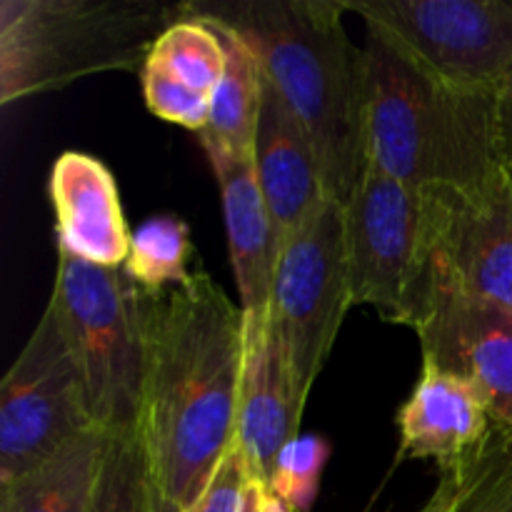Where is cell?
Wrapping results in <instances>:
<instances>
[{
    "label": "cell",
    "mask_w": 512,
    "mask_h": 512,
    "mask_svg": "<svg viewBox=\"0 0 512 512\" xmlns=\"http://www.w3.org/2000/svg\"><path fill=\"white\" fill-rule=\"evenodd\" d=\"M368 163L415 190H473L505 173L498 90L463 88L368 28Z\"/></svg>",
    "instance_id": "cell-3"
},
{
    "label": "cell",
    "mask_w": 512,
    "mask_h": 512,
    "mask_svg": "<svg viewBox=\"0 0 512 512\" xmlns=\"http://www.w3.org/2000/svg\"><path fill=\"white\" fill-rule=\"evenodd\" d=\"M423 193L430 208V298L450 290L512 308L510 170L473 190Z\"/></svg>",
    "instance_id": "cell-10"
},
{
    "label": "cell",
    "mask_w": 512,
    "mask_h": 512,
    "mask_svg": "<svg viewBox=\"0 0 512 512\" xmlns=\"http://www.w3.org/2000/svg\"><path fill=\"white\" fill-rule=\"evenodd\" d=\"M98 428L83 378L53 313L45 308L0 383V485Z\"/></svg>",
    "instance_id": "cell-9"
},
{
    "label": "cell",
    "mask_w": 512,
    "mask_h": 512,
    "mask_svg": "<svg viewBox=\"0 0 512 512\" xmlns=\"http://www.w3.org/2000/svg\"><path fill=\"white\" fill-rule=\"evenodd\" d=\"M140 83H143L145 105L160 120L195 130V133H200L208 125L210 98L170 78L158 65L145 63L143 70H140Z\"/></svg>",
    "instance_id": "cell-24"
},
{
    "label": "cell",
    "mask_w": 512,
    "mask_h": 512,
    "mask_svg": "<svg viewBox=\"0 0 512 512\" xmlns=\"http://www.w3.org/2000/svg\"><path fill=\"white\" fill-rule=\"evenodd\" d=\"M158 512H183L178 508V505H173L170 503V500H165L163 495H160V500H158Z\"/></svg>",
    "instance_id": "cell-28"
},
{
    "label": "cell",
    "mask_w": 512,
    "mask_h": 512,
    "mask_svg": "<svg viewBox=\"0 0 512 512\" xmlns=\"http://www.w3.org/2000/svg\"><path fill=\"white\" fill-rule=\"evenodd\" d=\"M343 210L353 305L415 328L430 300L428 195L368 163Z\"/></svg>",
    "instance_id": "cell-6"
},
{
    "label": "cell",
    "mask_w": 512,
    "mask_h": 512,
    "mask_svg": "<svg viewBox=\"0 0 512 512\" xmlns=\"http://www.w3.org/2000/svg\"><path fill=\"white\" fill-rule=\"evenodd\" d=\"M418 512H512V425L495 423L465 458L440 468V480Z\"/></svg>",
    "instance_id": "cell-19"
},
{
    "label": "cell",
    "mask_w": 512,
    "mask_h": 512,
    "mask_svg": "<svg viewBox=\"0 0 512 512\" xmlns=\"http://www.w3.org/2000/svg\"><path fill=\"white\" fill-rule=\"evenodd\" d=\"M213 173L220 185L225 233H228L230 265L240 295L245 340L265 333L273 300L275 270H278L280 240L263 193L255 180L250 160H213Z\"/></svg>",
    "instance_id": "cell-13"
},
{
    "label": "cell",
    "mask_w": 512,
    "mask_h": 512,
    "mask_svg": "<svg viewBox=\"0 0 512 512\" xmlns=\"http://www.w3.org/2000/svg\"><path fill=\"white\" fill-rule=\"evenodd\" d=\"M265 503H268V488L260 483H253V488H250L248 493V500H245L243 512H265Z\"/></svg>",
    "instance_id": "cell-27"
},
{
    "label": "cell",
    "mask_w": 512,
    "mask_h": 512,
    "mask_svg": "<svg viewBox=\"0 0 512 512\" xmlns=\"http://www.w3.org/2000/svg\"><path fill=\"white\" fill-rule=\"evenodd\" d=\"M160 490L138 428L108 433L90 512H158Z\"/></svg>",
    "instance_id": "cell-21"
},
{
    "label": "cell",
    "mask_w": 512,
    "mask_h": 512,
    "mask_svg": "<svg viewBox=\"0 0 512 512\" xmlns=\"http://www.w3.org/2000/svg\"><path fill=\"white\" fill-rule=\"evenodd\" d=\"M48 193L58 255L98 268H123L133 233L108 165L80 150H65L50 170Z\"/></svg>",
    "instance_id": "cell-12"
},
{
    "label": "cell",
    "mask_w": 512,
    "mask_h": 512,
    "mask_svg": "<svg viewBox=\"0 0 512 512\" xmlns=\"http://www.w3.org/2000/svg\"><path fill=\"white\" fill-rule=\"evenodd\" d=\"M300 408L283 353L270 328L245 340L243 383H240L238 445L255 483L268 488L275 458L300 435Z\"/></svg>",
    "instance_id": "cell-16"
},
{
    "label": "cell",
    "mask_w": 512,
    "mask_h": 512,
    "mask_svg": "<svg viewBox=\"0 0 512 512\" xmlns=\"http://www.w3.org/2000/svg\"><path fill=\"white\" fill-rule=\"evenodd\" d=\"M413 330L423 365L468 383L495 423L512 425V308L438 290Z\"/></svg>",
    "instance_id": "cell-11"
},
{
    "label": "cell",
    "mask_w": 512,
    "mask_h": 512,
    "mask_svg": "<svg viewBox=\"0 0 512 512\" xmlns=\"http://www.w3.org/2000/svg\"><path fill=\"white\" fill-rule=\"evenodd\" d=\"M145 63L158 65L170 78L210 98L223 80L228 50H225L223 35L208 23L180 18L155 40Z\"/></svg>",
    "instance_id": "cell-20"
},
{
    "label": "cell",
    "mask_w": 512,
    "mask_h": 512,
    "mask_svg": "<svg viewBox=\"0 0 512 512\" xmlns=\"http://www.w3.org/2000/svg\"><path fill=\"white\" fill-rule=\"evenodd\" d=\"M495 110H498V135H500V153H503L505 168L512 173V63L505 70L503 80L495 95Z\"/></svg>",
    "instance_id": "cell-26"
},
{
    "label": "cell",
    "mask_w": 512,
    "mask_h": 512,
    "mask_svg": "<svg viewBox=\"0 0 512 512\" xmlns=\"http://www.w3.org/2000/svg\"><path fill=\"white\" fill-rule=\"evenodd\" d=\"M108 433L88 430L13 483L0 485V512H90Z\"/></svg>",
    "instance_id": "cell-17"
},
{
    "label": "cell",
    "mask_w": 512,
    "mask_h": 512,
    "mask_svg": "<svg viewBox=\"0 0 512 512\" xmlns=\"http://www.w3.org/2000/svg\"><path fill=\"white\" fill-rule=\"evenodd\" d=\"M250 165L270 218L285 243L328 198V190L308 133L265 75Z\"/></svg>",
    "instance_id": "cell-14"
},
{
    "label": "cell",
    "mask_w": 512,
    "mask_h": 512,
    "mask_svg": "<svg viewBox=\"0 0 512 512\" xmlns=\"http://www.w3.org/2000/svg\"><path fill=\"white\" fill-rule=\"evenodd\" d=\"M140 438L160 495L190 512L238 443L243 313L205 270L148 293Z\"/></svg>",
    "instance_id": "cell-1"
},
{
    "label": "cell",
    "mask_w": 512,
    "mask_h": 512,
    "mask_svg": "<svg viewBox=\"0 0 512 512\" xmlns=\"http://www.w3.org/2000/svg\"><path fill=\"white\" fill-rule=\"evenodd\" d=\"M488 408L455 375L423 365L408 403L398 413L400 455L435 460L440 468L473 453L490 433Z\"/></svg>",
    "instance_id": "cell-15"
},
{
    "label": "cell",
    "mask_w": 512,
    "mask_h": 512,
    "mask_svg": "<svg viewBox=\"0 0 512 512\" xmlns=\"http://www.w3.org/2000/svg\"><path fill=\"white\" fill-rule=\"evenodd\" d=\"M185 18L238 35L308 133L330 198L345 205L368 168L365 53L340 0H185Z\"/></svg>",
    "instance_id": "cell-2"
},
{
    "label": "cell",
    "mask_w": 512,
    "mask_h": 512,
    "mask_svg": "<svg viewBox=\"0 0 512 512\" xmlns=\"http://www.w3.org/2000/svg\"><path fill=\"white\" fill-rule=\"evenodd\" d=\"M328 458V440L320 435H298L275 458L268 490L295 512H310L318 498L320 478Z\"/></svg>",
    "instance_id": "cell-23"
},
{
    "label": "cell",
    "mask_w": 512,
    "mask_h": 512,
    "mask_svg": "<svg viewBox=\"0 0 512 512\" xmlns=\"http://www.w3.org/2000/svg\"><path fill=\"white\" fill-rule=\"evenodd\" d=\"M350 308L345 210L328 195L283 243L270 300L268 328L303 410Z\"/></svg>",
    "instance_id": "cell-7"
},
{
    "label": "cell",
    "mask_w": 512,
    "mask_h": 512,
    "mask_svg": "<svg viewBox=\"0 0 512 512\" xmlns=\"http://www.w3.org/2000/svg\"><path fill=\"white\" fill-rule=\"evenodd\" d=\"M215 30L223 35L228 65L223 80L210 95L208 125L198 133L200 145L210 163L220 158L250 160L263 105V70L253 50L238 35L225 28Z\"/></svg>",
    "instance_id": "cell-18"
},
{
    "label": "cell",
    "mask_w": 512,
    "mask_h": 512,
    "mask_svg": "<svg viewBox=\"0 0 512 512\" xmlns=\"http://www.w3.org/2000/svg\"><path fill=\"white\" fill-rule=\"evenodd\" d=\"M180 18L183 3L155 0H3L0 103L90 75L143 70L155 40Z\"/></svg>",
    "instance_id": "cell-4"
},
{
    "label": "cell",
    "mask_w": 512,
    "mask_h": 512,
    "mask_svg": "<svg viewBox=\"0 0 512 512\" xmlns=\"http://www.w3.org/2000/svg\"><path fill=\"white\" fill-rule=\"evenodd\" d=\"M48 310L78 365L95 425L105 433L138 428L148 373L145 290L123 268L58 255Z\"/></svg>",
    "instance_id": "cell-5"
},
{
    "label": "cell",
    "mask_w": 512,
    "mask_h": 512,
    "mask_svg": "<svg viewBox=\"0 0 512 512\" xmlns=\"http://www.w3.org/2000/svg\"><path fill=\"white\" fill-rule=\"evenodd\" d=\"M415 63L463 88L498 90L512 63L510 0H340Z\"/></svg>",
    "instance_id": "cell-8"
},
{
    "label": "cell",
    "mask_w": 512,
    "mask_h": 512,
    "mask_svg": "<svg viewBox=\"0 0 512 512\" xmlns=\"http://www.w3.org/2000/svg\"><path fill=\"white\" fill-rule=\"evenodd\" d=\"M253 483L255 478L250 473L248 460H245L240 445L235 443L190 512H243Z\"/></svg>",
    "instance_id": "cell-25"
},
{
    "label": "cell",
    "mask_w": 512,
    "mask_h": 512,
    "mask_svg": "<svg viewBox=\"0 0 512 512\" xmlns=\"http://www.w3.org/2000/svg\"><path fill=\"white\" fill-rule=\"evenodd\" d=\"M190 230L175 215H155L145 220L130 238V253L123 270L148 293L183 285L193 275L188 270Z\"/></svg>",
    "instance_id": "cell-22"
}]
</instances>
